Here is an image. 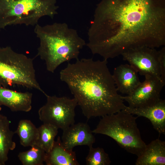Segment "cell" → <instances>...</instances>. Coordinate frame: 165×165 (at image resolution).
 Wrapping results in <instances>:
<instances>
[{
	"label": "cell",
	"mask_w": 165,
	"mask_h": 165,
	"mask_svg": "<svg viewBox=\"0 0 165 165\" xmlns=\"http://www.w3.org/2000/svg\"><path fill=\"white\" fill-rule=\"evenodd\" d=\"M107 60L79 58L60 73L83 115L89 119L116 113L126 106L118 93Z\"/></svg>",
	"instance_id": "2"
},
{
	"label": "cell",
	"mask_w": 165,
	"mask_h": 165,
	"mask_svg": "<svg viewBox=\"0 0 165 165\" xmlns=\"http://www.w3.org/2000/svg\"><path fill=\"white\" fill-rule=\"evenodd\" d=\"M44 95L46 102L38 111L39 119L43 123L62 130L75 123V110L78 105L75 98L49 96L46 93Z\"/></svg>",
	"instance_id": "7"
},
{
	"label": "cell",
	"mask_w": 165,
	"mask_h": 165,
	"mask_svg": "<svg viewBox=\"0 0 165 165\" xmlns=\"http://www.w3.org/2000/svg\"><path fill=\"white\" fill-rule=\"evenodd\" d=\"M61 141L64 146L73 150L77 146H92L95 138L89 126L86 123L73 124L63 130Z\"/></svg>",
	"instance_id": "10"
},
{
	"label": "cell",
	"mask_w": 165,
	"mask_h": 165,
	"mask_svg": "<svg viewBox=\"0 0 165 165\" xmlns=\"http://www.w3.org/2000/svg\"><path fill=\"white\" fill-rule=\"evenodd\" d=\"M88 35L92 53L107 60L131 49L165 46V0H101Z\"/></svg>",
	"instance_id": "1"
},
{
	"label": "cell",
	"mask_w": 165,
	"mask_h": 165,
	"mask_svg": "<svg viewBox=\"0 0 165 165\" xmlns=\"http://www.w3.org/2000/svg\"><path fill=\"white\" fill-rule=\"evenodd\" d=\"M112 75L118 92L127 95L141 82L138 73L128 64H121L115 68Z\"/></svg>",
	"instance_id": "13"
},
{
	"label": "cell",
	"mask_w": 165,
	"mask_h": 165,
	"mask_svg": "<svg viewBox=\"0 0 165 165\" xmlns=\"http://www.w3.org/2000/svg\"><path fill=\"white\" fill-rule=\"evenodd\" d=\"M89 148L88 154L86 158L87 165H109L111 161L108 154L102 148Z\"/></svg>",
	"instance_id": "20"
},
{
	"label": "cell",
	"mask_w": 165,
	"mask_h": 165,
	"mask_svg": "<svg viewBox=\"0 0 165 165\" xmlns=\"http://www.w3.org/2000/svg\"><path fill=\"white\" fill-rule=\"evenodd\" d=\"M10 123L7 117L0 114V165L5 164L9 151L16 147L13 140L15 133L10 129Z\"/></svg>",
	"instance_id": "16"
},
{
	"label": "cell",
	"mask_w": 165,
	"mask_h": 165,
	"mask_svg": "<svg viewBox=\"0 0 165 165\" xmlns=\"http://www.w3.org/2000/svg\"><path fill=\"white\" fill-rule=\"evenodd\" d=\"M45 162L47 165H79L75 152L65 148L58 136L48 152L46 153Z\"/></svg>",
	"instance_id": "14"
},
{
	"label": "cell",
	"mask_w": 165,
	"mask_h": 165,
	"mask_svg": "<svg viewBox=\"0 0 165 165\" xmlns=\"http://www.w3.org/2000/svg\"><path fill=\"white\" fill-rule=\"evenodd\" d=\"M2 110V108L1 107V105H0V111L1 110Z\"/></svg>",
	"instance_id": "22"
},
{
	"label": "cell",
	"mask_w": 165,
	"mask_h": 165,
	"mask_svg": "<svg viewBox=\"0 0 165 165\" xmlns=\"http://www.w3.org/2000/svg\"><path fill=\"white\" fill-rule=\"evenodd\" d=\"M102 117L92 130L93 133L109 136L127 152L137 157L141 154L146 144L141 138L137 117L122 111Z\"/></svg>",
	"instance_id": "4"
},
{
	"label": "cell",
	"mask_w": 165,
	"mask_h": 165,
	"mask_svg": "<svg viewBox=\"0 0 165 165\" xmlns=\"http://www.w3.org/2000/svg\"><path fill=\"white\" fill-rule=\"evenodd\" d=\"M145 80L130 94L122 97L129 106L139 108L155 104L161 99L160 94L165 83L153 76H145Z\"/></svg>",
	"instance_id": "9"
},
{
	"label": "cell",
	"mask_w": 165,
	"mask_h": 165,
	"mask_svg": "<svg viewBox=\"0 0 165 165\" xmlns=\"http://www.w3.org/2000/svg\"><path fill=\"white\" fill-rule=\"evenodd\" d=\"M58 129L52 125L44 123L38 128V138L35 145L42 148L46 153L52 147Z\"/></svg>",
	"instance_id": "18"
},
{
	"label": "cell",
	"mask_w": 165,
	"mask_h": 165,
	"mask_svg": "<svg viewBox=\"0 0 165 165\" xmlns=\"http://www.w3.org/2000/svg\"><path fill=\"white\" fill-rule=\"evenodd\" d=\"M14 133L19 136L21 145L24 147L35 145L38 138V128L28 119L20 120Z\"/></svg>",
	"instance_id": "17"
},
{
	"label": "cell",
	"mask_w": 165,
	"mask_h": 165,
	"mask_svg": "<svg viewBox=\"0 0 165 165\" xmlns=\"http://www.w3.org/2000/svg\"><path fill=\"white\" fill-rule=\"evenodd\" d=\"M57 0H0V29L24 24L34 26L42 17L58 14Z\"/></svg>",
	"instance_id": "5"
},
{
	"label": "cell",
	"mask_w": 165,
	"mask_h": 165,
	"mask_svg": "<svg viewBox=\"0 0 165 165\" xmlns=\"http://www.w3.org/2000/svg\"><path fill=\"white\" fill-rule=\"evenodd\" d=\"M34 31L40 42L37 56L45 61L47 70L51 73L62 64L78 59L80 50L86 45L77 30L65 23L43 26L37 24Z\"/></svg>",
	"instance_id": "3"
},
{
	"label": "cell",
	"mask_w": 165,
	"mask_h": 165,
	"mask_svg": "<svg viewBox=\"0 0 165 165\" xmlns=\"http://www.w3.org/2000/svg\"><path fill=\"white\" fill-rule=\"evenodd\" d=\"M32 96L30 92H19L0 86V105L8 107L13 112L30 111Z\"/></svg>",
	"instance_id": "12"
},
{
	"label": "cell",
	"mask_w": 165,
	"mask_h": 165,
	"mask_svg": "<svg viewBox=\"0 0 165 165\" xmlns=\"http://www.w3.org/2000/svg\"><path fill=\"white\" fill-rule=\"evenodd\" d=\"M159 65L161 80L165 83V47L160 50Z\"/></svg>",
	"instance_id": "21"
},
{
	"label": "cell",
	"mask_w": 165,
	"mask_h": 165,
	"mask_svg": "<svg viewBox=\"0 0 165 165\" xmlns=\"http://www.w3.org/2000/svg\"><path fill=\"white\" fill-rule=\"evenodd\" d=\"M34 59L15 51L10 46L0 47V86H21L45 94L36 79Z\"/></svg>",
	"instance_id": "6"
},
{
	"label": "cell",
	"mask_w": 165,
	"mask_h": 165,
	"mask_svg": "<svg viewBox=\"0 0 165 165\" xmlns=\"http://www.w3.org/2000/svg\"><path fill=\"white\" fill-rule=\"evenodd\" d=\"M160 55V50L142 46L129 50L121 55L123 60L127 61L140 75H151L161 80L159 65Z\"/></svg>",
	"instance_id": "8"
},
{
	"label": "cell",
	"mask_w": 165,
	"mask_h": 165,
	"mask_svg": "<svg viewBox=\"0 0 165 165\" xmlns=\"http://www.w3.org/2000/svg\"><path fill=\"white\" fill-rule=\"evenodd\" d=\"M136 165H165V142L159 138L148 145L136 160Z\"/></svg>",
	"instance_id": "15"
},
{
	"label": "cell",
	"mask_w": 165,
	"mask_h": 165,
	"mask_svg": "<svg viewBox=\"0 0 165 165\" xmlns=\"http://www.w3.org/2000/svg\"><path fill=\"white\" fill-rule=\"evenodd\" d=\"M122 111L138 117L142 116L150 121L159 134H165V101L161 99L153 105L139 108L126 106Z\"/></svg>",
	"instance_id": "11"
},
{
	"label": "cell",
	"mask_w": 165,
	"mask_h": 165,
	"mask_svg": "<svg viewBox=\"0 0 165 165\" xmlns=\"http://www.w3.org/2000/svg\"><path fill=\"white\" fill-rule=\"evenodd\" d=\"M46 155L42 148L35 145L29 150L20 152L18 157L23 165H43Z\"/></svg>",
	"instance_id": "19"
}]
</instances>
